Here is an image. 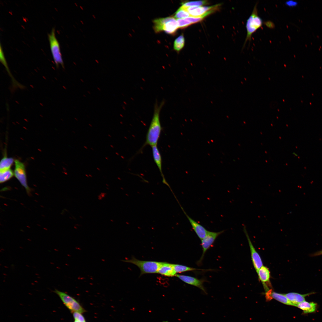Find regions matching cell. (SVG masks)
I'll use <instances>...</instances> for the list:
<instances>
[{
  "label": "cell",
  "mask_w": 322,
  "mask_h": 322,
  "mask_svg": "<svg viewBox=\"0 0 322 322\" xmlns=\"http://www.w3.org/2000/svg\"><path fill=\"white\" fill-rule=\"evenodd\" d=\"M165 103L164 100L160 103L156 100L154 105L153 116L146 134L145 141L139 150V152H140L147 145L152 147L157 145L162 129L160 121V114Z\"/></svg>",
  "instance_id": "cell-1"
},
{
  "label": "cell",
  "mask_w": 322,
  "mask_h": 322,
  "mask_svg": "<svg viewBox=\"0 0 322 322\" xmlns=\"http://www.w3.org/2000/svg\"><path fill=\"white\" fill-rule=\"evenodd\" d=\"M153 23V29L156 33L164 31L167 34L174 35L179 28L177 20L172 16L155 19Z\"/></svg>",
  "instance_id": "cell-2"
},
{
  "label": "cell",
  "mask_w": 322,
  "mask_h": 322,
  "mask_svg": "<svg viewBox=\"0 0 322 322\" xmlns=\"http://www.w3.org/2000/svg\"><path fill=\"white\" fill-rule=\"evenodd\" d=\"M257 5L258 3L256 2L253 7L251 15L247 21L246 28L247 33L243 48L244 47L248 41H249V43H250L251 40L252 34L260 28L262 25V20L258 15Z\"/></svg>",
  "instance_id": "cell-3"
},
{
  "label": "cell",
  "mask_w": 322,
  "mask_h": 322,
  "mask_svg": "<svg viewBox=\"0 0 322 322\" xmlns=\"http://www.w3.org/2000/svg\"><path fill=\"white\" fill-rule=\"evenodd\" d=\"M123 261L133 264L138 267L141 271L140 275L147 273H157L162 263L161 262L140 260L134 257Z\"/></svg>",
  "instance_id": "cell-4"
},
{
  "label": "cell",
  "mask_w": 322,
  "mask_h": 322,
  "mask_svg": "<svg viewBox=\"0 0 322 322\" xmlns=\"http://www.w3.org/2000/svg\"><path fill=\"white\" fill-rule=\"evenodd\" d=\"M51 51L53 60L57 67L61 65L63 67L64 64L60 50L59 43L55 35V29L52 28L51 32L48 34Z\"/></svg>",
  "instance_id": "cell-5"
},
{
  "label": "cell",
  "mask_w": 322,
  "mask_h": 322,
  "mask_svg": "<svg viewBox=\"0 0 322 322\" xmlns=\"http://www.w3.org/2000/svg\"><path fill=\"white\" fill-rule=\"evenodd\" d=\"M14 175L21 185L24 188L28 195L31 194V189L27 183L25 166L24 164L18 160H14Z\"/></svg>",
  "instance_id": "cell-6"
},
{
  "label": "cell",
  "mask_w": 322,
  "mask_h": 322,
  "mask_svg": "<svg viewBox=\"0 0 322 322\" xmlns=\"http://www.w3.org/2000/svg\"><path fill=\"white\" fill-rule=\"evenodd\" d=\"M225 230L218 232L208 231L205 237L201 240V244L202 248V253L197 262L198 264H200L202 263L206 252L212 246L216 239Z\"/></svg>",
  "instance_id": "cell-7"
},
{
  "label": "cell",
  "mask_w": 322,
  "mask_h": 322,
  "mask_svg": "<svg viewBox=\"0 0 322 322\" xmlns=\"http://www.w3.org/2000/svg\"><path fill=\"white\" fill-rule=\"evenodd\" d=\"M243 227L244 232L249 243L252 261L254 267L257 273L260 268L263 266V262L261 257L256 250L251 242L245 226L244 225Z\"/></svg>",
  "instance_id": "cell-8"
},
{
  "label": "cell",
  "mask_w": 322,
  "mask_h": 322,
  "mask_svg": "<svg viewBox=\"0 0 322 322\" xmlns=\"http://www.w3.org/2000/svg\"><path fill=\"white\" fill-rule=\"evenodd\" d=\"M221 5L220 4H218L210 6L190 7H182L188 12L190 16L197 17L203 16L205 17V15L208 12L219 7Z\"/></svg>",
  "instance_id": "cell-9"
},
{
  "label": "cell",
  "mask_w": 322,
  "mask_h": 322,
  "mask_svg": "<svg viewBox=\"0 0 322 322\" xmlns=\"http://www.w3.org/2000/svg\"><path fill=\"white\" fill-rule=\"evenodd\" d=\"M180 207L196 234L201 240L202 239L206 236L208 230L202 225L190 217L185 212L182 207L181 206Z\"/></svg>",
  "instance_id": "cell-10"
},
{
  "label": "cell",
  "mask_w": 322,
  "mask_h": 322,
  "mask_svg": "<svg viewBox=\"0 0 322 322\" xmlns=\"http://www.w3.org/2000/svg\"><path fill=\"white\" fill-rule=\"evenodd\" d=\"M176 276L184 282L197 287L202 290L205 293H207L203 285V283L205 282L204 280L199 279L193 277L186 275L177 274Z\"/></svg>",
  "instance_id": "cell-11"
},
{
  "label": "cell",
  "mask_w": 322,
  "mask_h": 322,
  "mask_svg": "<svg viewBox=\"0 0 322 322\" xmlns=\"http://www.w3.org/2000/svg\"><path fill=\"white\" fill-rule=\"evenodd\" d=\"M259 278L266 292L270 290L267 284L270 283V272L268 268L263 266L257 272Z\"/></svg>",
  "instance_id": "cell-12"
},
{
  "label": "cell",
  "mask_w": 322,
  "mask_h": 322,
  "mask_svg": "<svg viewBox=\"0 0 322 322\" xmlns=\"http://www.w3.org/2000/svg\"><path fill=\"white\" fill-rule=\"evenodd\" d=\"M314 293L315 292H311L302 294L296 292H291L285 294L292 304L293 306H297L299 304L305 301L306 297Z\"/></svg>",
  "instance_id": "cell-13"
},
{
  "label": "cell",
  "mask_w": 322,
  "mask_h": 322,
  "mask_svg": "<svg viewBox=\"0 0 322 322\" xmlns=\"http://www.w3.org/2000/svg\"><path fill=\"white\" fill-rule=\"evenodd\" d=\"M151 148L153 158L162 177L163 182L167 185H168V184L165 179L162 173V157L157 147V145L152 146Z\"/></svg>",
  "instance_id": "cell-14"
},
{
  "label": "cell",
  "mask_w": 322,
  "mask_h": 322,
  "mask_svg": "<svg viewBox=\"0 0 322 322\" xmlns=\"http://www.w3.org/2000/svg\"><path fill=\"white\" fill-rule=\"evenodd\" d=\"M265 294L267 300H270V298H273L284 304L293 306L285 294L276 292L272 291L271 290H270L266 292Z\"/></svg>",
  "instance_id": "cell-15"
},
{
  "label": "cell",
  "mask_w": 322,
  "mask_h": 322,
  "mask_svg": "<svg viewBox=\"0 0 322 322\" xmlns=\"http://www.w3.org/2000/svg\"><path fill=\"white\" fill-rule=\"evenodd\" d=\"M157 273L167 277L176 276L177 275L173 268L172 264L166 262H162Z\"/></svg>",
  "instance_id": "cell-16"
},
{
  "label": "cell",
  "mask_w": 322,
  "mask_h": 322,
  "mask_svg": "<svg viewBox=\"0 0 322 322\" xmlns=\"http://www.w3.org/2000/svg\"><path fill=\"white\" fill-rule=\"evenodd\" d=\"M54 292L60 297L64 305L69 309L76 301L68 294L63 292L55 289Z\"/></svg>",
  "instance_id": "cell-17"
},
{
  "label": "cell",
  "mask_w": 322,
  "mask_h": 322,
  "mask_svg": "<svg viewBox=\"0 0 322 322\" xmlns=\"http://www.w3.org/2000/svg\"><path fill=\"white\" fill-rule=\"evenodd\" d=\"M0 60L1 62L4 66L8 74L11 78L12 80L13 84L14 85L15 87H18L20 88H22L23 86L18 83L17 81L15 80L12 76V74L10 70L1 44H0Z\"/></svg>",
  "instance_id": "cell-18"
},
{
  "label": "cell",
  "mask_w": 322,
  "mask_h": 322,
  "mask_svg": "<svg viewBox=\"0 0 322 322\" xmlns=\"http://www.w3.org/2000/svg\"><path fill=\"white\" fill-rule=\"evenodd\" d=\"M317 304L313 302H309L305 301H303L297 305V307L303 310L305 313H308L314 312L316 310Z\"/></svg>",
  "instance_id": "cell-19"
},
{
  "label": "cell",
  "mask_w": 322,
  "mask_h": 322,
  "mask_svg": "<svg viewBox=\"0 0 322 322\" xmlns=\"http://www.w3.org/2000/svg\"><path fill=\"white\" fill-rule=\"evenodd\" d=\"M14 175V172L10 168L0 171V183L7 181L11 179Z\"/></svg>",
  "instance_id": "cell-20"
},
{
  "label": "cell",
  "mask_w": 322,
  "mask_h": 322,
  "mask_svg": "<svg viewBox=\"0 0 322 322\" xmlns=\"http://www.w3.org/2000/svg\"><path fill=\"white\" fill-rule=\"evenodd\" d=\"M14 161L13 158L4 156L0 161V171L10 169Z\"/></svg>",
  "instance_id": "cell-21"
},
{
  "label": "cell",
  "mask_w": 322,
  "mask_h": 322,
  "mask_svg": "<svg viewBox=\"0 0 322 322\" xmlns=\"http://www.w3.org/2000/svg\"><path fill=\"white\" fill-rule=\"evenodd\" d=\"M172 265L176 273H181L187 271L201 270L200 269L195 268L179 264H172Z\"/></svg>",
  "instance_id": "cell-22"
},
{
  "label": "cell",
  "mask_w": 322,
  "mask_h": 322,
  "mask_svg": "<svg viewBox=\"0 0 322 322\" xmlns=\"http://www.w3.org/2000/svg\"><path fill=\"white\" fill-rule=\"evenodd\" d=\"M185 40L183 34L178 37L174 41V49L179 52L183 47L185 44Z\"/></svg>",
  "instance_id": "cell-23"
},
{
  "label": "cell",
  "mask_w": 322,
  "mask_h": 322,
  "mask_svg": "<svg viewBox=\"0 0 322 322\" xmlns=\"http://www.w3.org/2000/svg\"><path fill=\"white\" fill-rule=\"evenodd\" d=\"M190 16L189 13L183 7L181 6L174 13V17L178 19L185 18Z\"/></svg>",
  "instance_id": "cell-24"
},
{
  "label": "cell",
  "mask_w": 322,
  "mask_h": 322,
  "mask_svg": "<svg viewBox=\"0 0 322 322\" xmlns=\"http://www.w3.org/2000/svg\"><path fill=\"white\" fill-rule=\"evenodd\" d=\"M208 2V1H199L183 2L182 3V6L185 7H199L207 4Z\"/></svg>",
  "instance_id": "cell-25"
},
{
  "label": "cell",
  "mask_w": 322,
  "mask_h": 322,
  "mask_svg": "<svg viewBox=\"0 0 322 322\" xmlns=\"http://www.w3.org/2000/svg\"><path fill=\"white\" fill-rule=\"evenodd\" d=\"M177 21L178 27L180 29L186 28L192 24L186 18L177 19Z\"/></svg>",
  "instance_id": "cell-26"
},
{
  "label": "cell",
  "mask_w": 322,
  "mask_h": 322,
  "mask_svg": "<svg viewBox=\"0 0 322 322\" xmlns=\"http://www.w3.org/2000/svg\"><path fill=\"white\" fill-rule=\"evenodd\" d=\"M204 18V17L202 16L197 17L190 16L186 18L191 22L192 24H193L202 21Z\"/></svg>",
  "instance_id": "cell-27"
},
{
  "label": "cell",
  "mask_w": 322,
  "mask_h": 322,
  "mask_svg": "<svg viewBox=\"0 0 322 322\" xmlns=\"http://www.w3.org/2000/svg\"><path fill=\"white\" fill-rule=\"evenodd\" d=\"M73 313L74 318L75 320L79 322H86L84 318L81 313L77 312Z\"/></svg>",
  "instance_id": "cell-28"
},
{
  "label": "cell",
  "mask_w": 322,
  "mask_h": 322,
  "mask_svg": "<svg viewBox=\"0 0 322 322\" xmlns=\"http://www.w3.org/2000/svg\"><path fill=\"white\" fill-rule=\"evenodd\" d=\"M285 4L287 6L290 7H295L298 4L297 1L292 0L287 1L286 2Z\"/></svg>",
  "instance_id": "cell-29"
},
{
  "label": "cell",
  "mask_w": 322,
  "mask_h": 322,
  "mask_svg": "<svg viewBox=\"0 0 322 322\" xmlns=\"http://www.w3.org/2000/svg\"><path fill=\"white\" fill-rule=\"evenodd\" d=\"M322 255V250L315 252L310 255V256L312 257L316 256Z\"/></svg>",
  "instance_id": "cell-30"
}]
</instances>
